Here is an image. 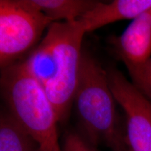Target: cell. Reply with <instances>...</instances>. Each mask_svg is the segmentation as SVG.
<instances>
[{
	"mask_svg": "<svg viewBox=\"0 0 151 151\" xmlns=\"http://www.w3.org/2000/svg\"><path fill=\"white\" fill-rule=\"evenodd\" d=\"M61 151H98L81 133L68 132L64 137Z\"/></svg>",
	"mask_w": 151,
	"mask_h": 151,
	"instance_id": "7c38bea8",
	"label": "cell"
},
{
	"mask_svg": "<svg viewBox=\"0 0 151 151\" xmlns=\"http://www.w3.org/2000/svg\"><path fill=\"white\" fill-rule=\"evenodd\" d=\"M52 23L29 0L0 1V66L19 62L32 50L45 29Z\"/></svg>",
	"mask_w": 151,
	"mask_h": 151,
	"instance_id": "277c9868",
	"label": "cell"
},
{
	"mask_svg": "<svg viewBox=\"0 0 151 151\" xmlns=\"http://www.w3.org/2000/svg\"><path fill=\"white\" fill-rule=\"evenodd\" d=\"M106 71L116 102L124 111V139L130 151H151V102L118 69Z\"/></svg>",
	"mask_w": 151,
	"mask_h": 151,
	"instance_id": "5b68a950",
	"label": "cell"
},
{
	"mask_svg": "<svg viewBox=\"0 0 151 151\" xmlns=\"http://www.w3.org/2000/svg\"><path fill=\"white\" fill-rule=\"evenodd\" d=\"M1 95L7 111L48 151H61L55 109L44 87L31 75L22 60L1 69Z\"/></svg>",
	"mask_w": 151,
	"mask_h": 151,
	"instance_id": "6da1fadb",
	"label": "cell"
},
{
	"mask_svg": "<svg viewBox=\"0 0 151 151\" xmlns=\"http://www.w3.org/2000/svg\"><path fill=\"white\" fill-rule=\"evenodd\" d=\"M116 104L106 71L89 52L83 50L73 105L81 134L94 146L103 143L111 148L122 134L118 126Z\"/></svg>",
	"mask_w": 151,
	"mask_h": 151,
	"instance_id": "7a4b0ae2",
	"label": "cell"
},
{
	"mask_svg": "<svg viewBox=\"0 0 151 151\" xmlns=\"http://www.w3.org/2000/svg\"><path fill=\"white\" fill-rule=\"evenodd\" d=\"M52 22L76 21L99 1L94 0H29Z\"/></svg>",
	"mask_w": 151,
	"mask_h": 151,
	"instance_id": "9c48e42d",
	"label": "cell"
},
{
	"mask_svg": "<svg viewBox=\"0 0 151 151\" xmlns=\"http://www.w3.org/2000/svg\"><path fill=\"white\" fill-rule=\"evenodd\" d=\"M109 43L127 69L146 64L151 58V8L134 18L119 36Z\"/></svg>",
	"mask_w": 151,
	"mask_h": 151,
	"instance_id": "8992f818",
	"label": "cell"
},
{
	"mask_svg": "<svg viewBox=\"0 0 151 151\" xmlns=\"http://www.w3.org/2000/svg\"><path fill=\"white\" fill-rule=\"evenodd\" d=\"M110 148L112 151H130L129 147L126 143L124 134H123L115 141V143L111 146Z\"/></svg>",
	"mask_w": 151,
	"mask_h": 151,
	"instance_id": "4fadbf2b",
	"label": "cell"
},
{
	"mask_svg": "<svg viewBox=\"0 0 151 151\" xmlns=\"http://www.w3.org/2000/svg\"><path fill=\"white\" fill-rule=\"evenodd\" d=\"M22 61L31 75L43 87L52 80L55 73L56 57L53 37L48 29L42 41Z\"/></svg>",
	"mask_w": 151,
	"mask_h": 151,
	"instance_id": "ba28073f",
	"label": "cell"
},
{
	"mask_svg": "<svg viewBox=\"0 0 151 151\" xmlns=\"http://www.w3.org/2000/svg\"><path fill=\"white\" fill-rule=\"evenodd\" d=\"M127 70L132 83L151 102V58L144 65Z\"/></svg>",
	"mask_w": 151,
	"mask_h": 151,
	"instance_id": "8fae6325",
	"label": "cell"
},
{
	"mask_svg": "<svg viewBox=\"0 0 151 151\" xmlns=\"http://www.w3.org/2000/svg\"><path fill=\"white\" fill-rule=\"evenodd\" d=\"M48 29L53 37L56 66L54 77L44 88L59 122H62L67 120L73 105L86 32L78 20L52 22Z\"/></svg>",
	"mask_w": 151,
	"mask_h": 151,
	"instance_id": "3957f363",
	"label": "cell"
},
{
	"mask_svg": "<svg viewBox=\"0 0 151 151\" xmlns=\"http://www.w3.org/2000/svg\"><path fill=\"white\" fill-rule=\"evenodd\" d=\"M37 151H48V150H45V149H43V148H40V147H39V148L37 149Z\"/></svg>",
	"mask_w": 151,
	"mask_h": 151,
	"instance_id": "5bb4252c",
	"label": "cell"
},
{
	"mask_svg": "<svg viewBox=\"0 0 151 151\" xmlns=\"http://www.w3.org/2000/svg\"><path fill=\"white\" fill-rule=\"evenodd\" d=\"M151 8V0H113L98 1L91 10L78 19L86 33L113 22L133 20Z\"/></svg>",
	"mask_w": 151,
	"mask_h": 151,
	"instance_id": "52a82bcc",
	"label": "cell"
},
{
	"mask_svg": "<svg viewBox=\"0 0 151 151\" xmlns=\"http://www.w3.org/2000/svg\"><path fill=\"white\" fill-rule=\"evenodd\" d=\"M39 144L7 110L0 116V151H37Z\"/></svg>",
	"mask_w": 151,
	"mask_h": 151,
	"instance_id": "30bf717a",
	"label": "cell"
}]
</instances>
